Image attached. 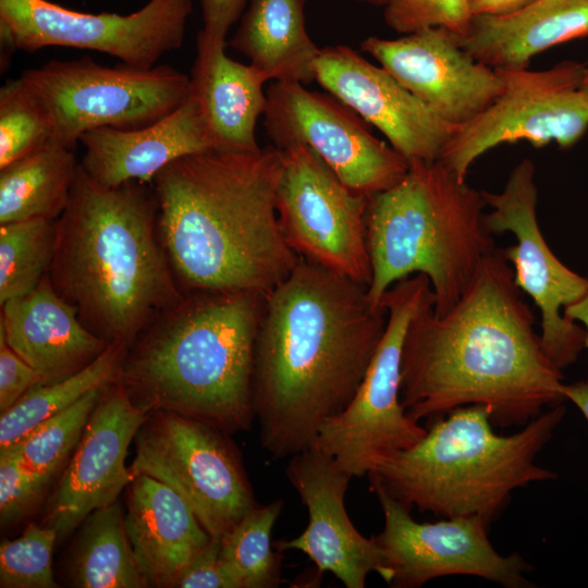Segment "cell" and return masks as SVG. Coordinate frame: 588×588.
Wrapping results in <instances>:
<instances>
[{"label": "cell", "mask_w": 588, "mask_h": 588, "mask_svg": "<svg viewBox=\"0 0 588 588\" xmlns=\"http://www.w3.org/2000/svg\"><path fill=\"white\" fill-rule=\"evenodd\" d=\"M485 207L481 191L441 160L409 162L400 182L368 199L371 303L382 306L394 283L421 273L430 281L434 314L449 313L497 249L486 226Z\"/></svg>", "instance_id": "obj_6"}, {"label": "cell", "mask_w": 588, "mask_h": 588, "mask_svg": "<svg viewBox=\"0 0 588 588\" xmlns=\"http://www.w3.org/2000/svg\"><path fill=\"white\" fill-rule=\"evenodd\" d=\"M360 48L455 127L474 120L503 90L500 71L475 60L462 48L460 36L443 27L395 39L371 36Z\"/></svg>", "instance_id": "obj_17"}, {"label": "cell", "mask_w": 588, "mask_h": 588, "mask_svg": "<svg viewBox=\"0 0 588 588\" xmlns=\"http://www.w3.org/2000/svg\"><path fill=\"white\" fill-rule=\"evenodd\" d=\"M473 17L468 0H388L384 9L385 23L401 34L443 27L463 36Z\"/></svg>", "instance_id": "obj_35"}, {"label": "cell", "mask_w": 588, "mask_h": 588, "mask_svg": "<svg viewBox=\"0 0 588 588\" xmlns=\"http://www.w3.org/2000/svg\"><path fill=\"white\" fill-rule=\"evenodd\" d=\"M282 507V500L257 504L220 538L222 563L234 588L281 584V551H273L271 534Z\"/></svg>", "instance_id": "obj_30"}, {"label": "cell", "mask_w": 588, "mask_h": 588, "mask_svg": "<svg viewBox=\"0 0 588 588\" xmlns=\"http://www.w3.org/2000/svg\"><path fill=\"white\" fill-rule=\"evenodd\" d=\"M175 588H234L221 559L220 539H215L191 562Z\"/></svg>", "instance_id": "obj_38"}, {"label": "cell", "mask_w": 588, "mask_h": 588, "mask_svg": "<svg viewBox=\"0 0 588 588\" xmlns=\"http://www.w3.org/2000/svg\"><path fill=\"white\" fill-rule=\"evenodd\" d=\"M315 81L377 127L408 163L440 160L456 130L383 66L348 46L319 49Z\"/></svg>", "instance_id": "obj_19"}, {"label": "cell", "mask_w": 588, "mask_h": 588, "mask_svg": "<svg viewBox=\"0 0 588 588\" xmlns=\"http://www.w3.org/2000/svg\"><path fill=\"white\" fill-rule=\"evenodd\" d=\"M127 347L109 344L81 371L57 382L38 384L0 416V449L13 445L44 420L69 408L86 393L117 381Z\"/></svg>", "instance_id": "obj_29"}, {"label": "cell", "mask_w": 588, "mask_h": 588, "mask_svg": "<svg viewBox=\"0 0 588 588\" xmlns=\"http://www.w3.org/2000/svg\"><path fill=\"white\" fill-rule=\"evenodd\" d=\"M248 0H200L206 35L225 39L230 27L242 16Z\"/></svg>", "instance_id": "obj_39"}, {"label": "cell", "mask_w": 588, "mask_h": 588, "mask_svg": "<svg viewBox=\"0 0 588 588\" xmlns=\"http://www.w3.org/2000/svg\"><path fill=\"white\" fill-rule=\"evenodd\" d=\"M514 270L497 248L462 298L439 317L411 321L402 351L401 403L414 420L483 406L495 427L525 426L566 401L562 370L546 355Z\"/></svg>", "instance_id": "obj_1"}, {"label": "cell", "mask_w": 588, "mask_h": 588, "mask_svg": "<svg viewBox=\"0 0 588 588\" xmlns=\"http://www.w3.org/2000/svg\"><path fill=\"white\" fill-rule=\"evenodd\" d=\"M587 66L563 61L543 71H500L501 95L470 122L456 127L440 160L460 177L488 150L526 140L536 147L575 145L588 128Z\"/></svg>", "instance_id": "obj_11"}, {"label": "cell", "mask_w": 588, "mask_h": 588, "mask_svg": "<svg viewBox=\"0 0 588 588\" xmlns=\"http://www.w3.org/2000/svg\"><path fill=\"white\" fill-rule=\"evenodd\" d=\"M564 315L568 319L584 324L586 331L585 348H588V292L578 302L567 306Z\"/></svg>", "instance_id": "obj_42"}, {"label": "cell", "mask_w": 588, "mask_h": 588, "mask_svg": "<svg viewBox=\"0 0 588 588\" xmlns=\"http://www.w3.org/2000/svg\"><path fill=\"white\" fill-rule=\"evenodd\" d=\"M264 296L186 294L131 345L115 383L147 413L172 411L229 434L248 430Z\"/></svg>", "instance_id": "obj_5"}, {"label": "cell", "mask_w": 588, "mask_h": 588, "mask_svg": "<svg viewBox=\"0 0 588 588\" xmlns=\"http://www.w3.org/2000/svg\"><path fill=\"white\" fill-rule=\"evenodd\" d=\"M353 1H359V2H367L371 4H387L388 0H353Z\"/></svg>", "instance_id": "obj_43"}, {"label": "cell", "mask_w": 588, "mask_h": 588, "mask_svg": "<svg viewBox=\"0 0 588 588\" xmlns=\"http://www.w3.org/2000/svg\"><path fill=\"white\" fill-rule=\"evenodd\" d=\"M368 286L299 258L264 296L253 375L261 446L283 458L313 446L354 397L387 324Z\"/></svg>", "instance_id": "obj_2"}, {"label": "cell", "mask_w": 588, "mask_h": 588, "mask_svg": "<svg viewBox=\"0 0 588 588\" xmlns=\"http://www.w3.org/2000/svg\"><path fill=\"white\" fill-rule=\"evenodd\" d=\"M555 1H560V0H538L534 4H549V3H552V2H555Z\"/></svg>", "instance_id": "obj_45"}, {"label": "cell", "mask_w": 588, "mask_h": 588, "mask_svg": "<svg viewBox=\"0 0 588 588\" xmlns=\"http://www.w3.org/2000/svg\"><path fill=\"white\" fill-rule=\"evenodd\" d=\"M566 408L542 412L509 436L493 431L483 406L458 407L438 419L414 446L368 474L370 488L443 518L478 516L490 525L511 493L556 474L536 464Z\"/></svg>", "instance_id": "obj_7"}, {"label": "cell", "mask_w": 588, "mask_h": 588, "mask_svg": "<svg viewBox=\"0 0 588 588\" xmlns=\"http://www.w3.org/2000/svg\"><path fill=\"white\" fill-rule=\"evenodd\" d=\"M51 480L28 469L15 445L0 449V522L17 523L30 514L44 499Z\"/></svg>", "instance_id": "obj_36"}, {"label": "cell", "mask_w": 588, "mask_h": 588, "mask_svg": "<svg viewBox=\"0 0 588 588\" xmlns=\"http://www.w3.org/2000/svg\"><path fill=\"white\" fill-rule=\"evenodd\" d=\"M307 0H249L229 45L246 56L266 82L315 81L319 49L305 26Z\"/></svg>", "instance_id": "obj_26"}, {"label": "cell", "mask_w": 588, "mask_h": 588, "mask_svg": "<svg viewBox=\"0 0 588 588\" xmlns=\"http://www.w3.org/2000/svg\"><path fill=\"white\" fill-rule=\"evenodd\" d=\"M563 394L566 401L573 402L588 421V379L563 384Z\"/></svg>", "instance_id": "obj_41"}, {"label": "cell", "mask_w": 588, "mask_h": 588, "mask_svg": "<svg viewBox=\"0 0 588 588\" xmlns=\"http://www.w3.org/2000/svg\"><path fill=\"white\" fill-rule=\"evenodd\" d=\"M0 335L38 372L41 384L81 371L109 345L85 327L48 273L29 293L1 304Z\"/></svg>", "instance_id": "obj_21"}, {"label": "cell", "mask_w": 588, "mask_h": 588, "mask_svg": "<svg viewBox=\"0 0 588 588\" xmlns=\"http://www.w3.org/2000/svg\"><path fill=\"white\" fill-rule=\"evenodd\" d=\"M490 211L485 215L492 235L514 234L516 244L503 248L522 292L527 293L541 316V345L560 370L574 364L585 348L584 327L565 317L564 309L588 292L583 277L553 254L537 220L538 189L531 160L520 161L501 192L481 191Z\"/></svg>", "instance_id": "obj_13"}, {"label": "cell", "mask_w": 588, "mask_h": 588, "mask_svg": "<svg viewBox=\"0 0 588 588\" xmlns=\"http://www.w3.org/2000/svg\"><path fill=\"white\" fill-rule=\"evenodd\" d=\"M580 88L588 89V66H587L583 83L580 85Z\"/></svg>", "instance_id": "obj_44"}, {"label": "cell", "mask_w": 588, "mask_h": 588, "mask_svg": "<svg viewBox=\"0 0 588 588\" xmlns=\"http://www.w3.org/2000/svg\"><path fill=\"white\" fill-rule=\"evenodd\" d=\"M433 304L430 281L421 273L397 281L384 293L381 305L387 309V324L363 381L346 407L318 430L313 446L352 477L368 476L427 433L401 403V364L411 321Z\"/></svg>", "instance_id": "obj_8"}, {"label": "cell", "mask_w": 588, "mask_h": 588, "mask_svg": "<svg viewBox=\"0 0 588 588\" xmlns=\"http://www.w3.org/2000/svg\"><path fill=\"white\" fill-rule=\"evenodd\" d=\"M282 152L210 149L181 157L152 180L158 228L184 293L266 295L299 258L278 220Z\"/></svg>", "instance_id": "obj_3"}, {"label": "cell", "mask_w": 588, "mask_h": 588, "mask_svg": "<svg viewBox=\"0 0 588 588\" xmlns=\"http://www.w3.org/2000/svg\"><path fill=\"white\" fill-rule=\"evenodd\" d=\"M56 221L34 218L0 224V303L33 291L49 272Z\"/></svg>", "instance_id": "obj_31"}, {"label": "cell", "mask_w": 588, "mask_h": 588, "mask_svg": "<svg viewBox=\"0 0 588 588\" xmlns=\"http://www.w3.org/2000/svg\"><path fill=\"white\" fill-rule=\"evenodd\" d=\"M588 36V0L531 4L509 16H474L460 36L475 60L502 71L524 70L538 53Z\"/></svg>", "instance_id": "obj_25"}, {"label": "cell", "mask_w": 588, "mask_h": 588, "mask_svg": "<svg viewBox=\"0 0 588 588\" xmlns=\"http://www.w3.org/2000/svg\"><path fill=\"white\" fill-rule=\"evenodd\" d=\"M285 474L307 509L308 524L299 536L274 541V549L303 552L316 565L317 575L329 572L346 588H364L371 572L390 585L392 575L376 540L363 536L346 512L345 494L353 477L315 446L292 455Z\"/></svg>", "instance_id": "obj_18"}, {"label": "cell", "mask_w": 588, "mask_h": 588, "mask_svg": "<svg viewBox=\"0 0 588 588\" xmlns=\"http://www.w3.org/2000/svg\"><path fill=\"white\" fill-rule=\"evenodd\" d=\"M21 77L51 115L52 143L69 149L94 128L148 126L191 95L189 76L168 64L146 70L124 63L110 68L88 56L51 60L23 71Z\"/></svg>", "instance_id": "obj_9"}, {"label": "cell", "mask_w": 588, "mask_h": 588, "mask_svg": "<svg viewBox=\"0 0 588 588\" xmlns=\"http://www.w3.org/2000/svg\"><path fill=\"white\" fill-rule=\"evenodd\" d=\"M473 16H509L524 11L538 0H468Z\"/></svg>", "instance_id": "obj_40"}, {"label": "cell", "mask_w": 588, "mask_h": 588, "mask_svg": "<svg viewBox=\"0 0 588 588\" xmlns=\"http://www.w3.org/2000/svg\"><path fill=\"white\" fill-rule=\"evenodd\" d=\"M53 123L41 99L20 76L0 88V169L52 143Z\"/></svg>", "instance_id": "obj_33"}, {"label": "cell", "mask_w": 588, "mask_h": 588, "mask_svg": "<svg viewBox=\"0 0 588 588\" xmlns=\"http://www.w3.org/2000/svg\"><path fill=\"white\" fill-rule=\"evenodd\" d=\"M41 383L38 372L0 335V413L8 411L32 388Z\"/></svg>", "instance_id": "obj_37"}, {"label": "cell", "mask_w": 588, "mask_h": 588, "mask_svg": "<svg viewBox=\"0 0 588 588\" xmlns=\"http://www.w3.org/2000/svg\"><path fill=\"white\" fill-rule=\"evenodd\" d=\"M383 512L384 525L373 537L390 569L394 588H418L431 579L469 575L506 588L534 585L526 574L531 565L519 554H500L488 538V525L478 516L418 523L412 509L380 488H370Z\"/></svg>", "instance_id": "obj_16"}, {"label": "cell", "mask_w": 588, "mask_h": 588, "mask_svg": "<svg viewBox=\"0 0 588 588\" xmlns=\"http://www.w3.org/2000/svg\"><path fill=\"white\" fill-rule=\"evenodd\" d=\"M83 523L70 566L74 587H148L135 560L118 502L95 510Z\"/></svg>", "instance_id": "obj_28"}, {"label": "cell", "mask_w": 588, "mask_h": 588, "mask_svg": "<svg viewBox=\"0 0 588 588\" xmlns=\"http://www.w3.org/2000/svg\"><path fill=\"white\" fill-rule=\"evenodd\" d=\"M105 388L89 391L72 406L44 420L13 444L28 469L51 480L65 466Z\"/></svg>", "instance_id": "obj_32"}, {"label": "cell", "mask_w": 588, "mask_h": 588, "mask_svg": "<svg viewBox=\"0 0 588 588\" xmlns=\"http://www.w3.org/2000/svg\"><path fill=\"white\" fill-rule=\"evenodd\" d=\"M48 274L88 330L127 348L185 296L161 241L154 188L103 186L81 164L56 221Z\"/></svg>", "instance_id": "obj_4"}, {"label": "cell", "mask_w": 588, "mask_h": 588, "mask_svg": "<svg viewBox=\"0 0 588 588\" xmlns=\"http://www.w3.org/2000/svg\"><path fill=\"white\" fill-rule=\"evenodd\" d=\"M127 488L124 526L137 565L148 587L175 588L212 537L186 500L167 483L140 474Z\"/></svg>", "instance_id": "obj_23"}, {"label": "cell", "mask_w": 588, "mask_h": 588, "mask_svg": "<svg viewBox=\"0 0 588 588\" xmlns=\"http://www.w3.org/2000/svg\"><path fill=\"white\" fill-rule=\"evenodd\" d=\"M147 416L118 383L103 389L46 507L41 525L52 528L58 540L95 510L117 502L132 482L127 449Z\"/></svg>", "instance_id": "obj_20"}, {"label": "cell", "mask_w": 588, "mask_h": 588, "mask_svg": "<svg viewBox=\"0 0 588 588\" xmlns=\"http://www.w3.org/2000/svg\"><path fill=\"white\" fill-rule=\"evenodd\" d=\"M266 96L264 125L274 146L307 145L352 191L370 197L406 174L408 161L331 94L299 83L271 82Z\"/></svg>", "instance_id": "obj_15"}, {"label": "cell", "mask_w": 588, "mask_h": 588, "mask_svg": "<svg viewBox=\"0 0 588 588\" xmlns=\"http://www.w3.org/2000/svg\"><path fill=\"white\" fill-rule=\"evenodd\" d=\"M79 142L85 147L81 167L95 182L109 187L132 181L152 182L172 161L213 149L191 95L173 112L148 126L98 127L84 133Z\"/></svg>", "instance_id": "obj_22"}, {"label": "cell", "mask_w": 588, "mask_h": 588, "mask_svg": "<svg viewBox=\"0 0 588 588\" xmlns=\"http://www.w3.org/2000/svg\"><path fill=\"white\" fill-rule=\"evenodd\" d=\"M192 9V0H149L128 15L94 14L49 0H0V33L19 50L89 49L146 70L181 48Z\"/></svg>", "instance_id": "obj_14"}, {"label": "cell", "mask_w": 588, "mask_h": 588, "mask_svg": "<svg viewBox=\"0 0 588 588\" xmlns=\"http://www.w3.org/2000/svg\"><path fill=\"white\" fill-rule=\"evenodd\" d=\"M229 433L200 420L155 409L139 427L130 470L177 491L208 534L220 539L257 505Z\"/></svg>", "instance_id": "obj_10"}, {"label": "cell", "mask_w": 588, "mask_h": 588, "mask_svg": "<svg viewBox=\"0 0 588 588\" xmlns=\"http://www.w3.org/2000/svg\"><path fill=\"white\" fill-rule=\"evenodd\" d=\"M57 532L47 526L28 524L23 534L1 542V588H57L52 552Z\"/></svg>", "instance_id": "obj_34"}, {"label": "cell", "mask_w": 588, "mask_h": 588, "mask_svg": "<svg viewBox=\"0 0 588 588\" xmlns=\"http://www.w3.org/2000/svg\"><path fill=\"white\" fill-rule=\"evenodd\" d=\"M79 163L72 149L50 143L0 169V224L63 212Z\"/></svg>", "instance_id": "obj_27"}, {"label": "cell", "mask_w": 588, "mask_h": 588, "mask_svg": "<svg viewBox=\"0 0 588 588\" xmlns=\"http://www.w3.org/2000/svg\"><path fill=\"white\" fill-rule=\"evenodd\" d=\"M225 47V39L198 33L191 96L213 149L257 151L255 128L267 106L266 81L250 64L231 59Z\"/></svg>", "instance_id": "obj_24"}, {"label": "cell", "mask_w": 588, "mask_h": 588, "mask_svg": "<svg viewBox=\"0 0 588 588\" xmlns=\"http://www.w3.org/2000/svg\"><path fill=\"white\" fill-rule=\"evenodd\" d=\"M275 207L282 234L301 258L367 286L369 197L348 188L307 145L283 148Z\"/></svg>", "instance_id": "obj_12"}]
</instances>
